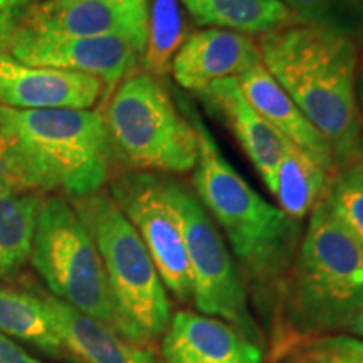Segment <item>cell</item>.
I'll use <instances>...</instances> for the list:
<instances>
[{"label": "cell", "mask_w": 363, "mask_h": 363, "mask_svg": "<svg viewBox=\"0 0 363 363\" xmlns=\"http://www.w3.org/2000/svg\"><path fill=\"white\" fill-rule=\"evenodd\" d=\"M6 52L27 66L84 72L101 79L106 98L138 66L142 52L121 38H45L17 29ZM104 98V99H106Z\"/></svg>", "instance_id": "cell-10"}, {"label": "cell", "mask_w": 363, "mask_h": 363, "mask_svg": "<svg viewBox=\"0 0 363 363\" xmlns=\"http://www.w3.org/2000/svg\"><path fill=\"white\" fill-rule=\"evenodd\" d=\"M165 189L180 219L197 310L259 345L261 331L249 310L246 283L214 219L184 184L165 179Z\"/></svg>", "instance_id": "cell-8"}, {"label": "cell", "mask_w": 363, "mask_h": 363, "mask_svg": "<svg viewBox=\"0 0 363 363\" xmlns=\"http://www.w3.org/2000/svg\"><path fill=\"white\" fill-rule=\"evenodd\" d=\"M180 106L199 136L195 195L224 233L244 283L257 291H279L301 242V224L254 190L225 160L216 138L190 106Z\"/></svg>", "instance_id": "cell-2"}, {"label": "cell", "mask_w": 363, "mask_h": 363, "mask_svg": "<svg viewBox=\"0 0 363 363\" xmlns=\"http://www.w3.org/2000/svg\"><path fill=\"white\" fill-rule=\"evenodd\" d=\"M0 363H43L0 331Z\"/></svg>", "instance_id": "cell-28"}, {"label": "cell", "mask_w": 363, "mask_h": 363, "mask_svg": "<svg viewBox=\"0 0 363 363\" xmlns=\"http://www.w3.org/2000/svg\"><path fill=\"white\" fill-rule=\"evenodd\" d=\"M279 291L286 326L299 335L350 328L363 311V242L326 201L313 208Z\"/></svg>", "instance_id": "cell-3"}, {"label": "cell", "mask_w": 363, "mask_h": 363, "mask_svg": "<svg viewBox=\"0 0 363 363\" xmlns=\"http://www.w3.org/2000/svg\"><path fill=\"white\" fill-rule=\"evenodd\" d=\"M333 175L303 150L289 145L276 172L271 194L286 216L301 222L325 201Z\"/></svg>", "instance_id": "cell-20"}, {"label": "cell", "mask_w": 363, "mask_h": 363, "mask_svg": "<svg viewBox=\"0 0 363 363\" xmlns=\"http://www.w3.org/2000/svg\"><path fill=\"white\" fill-rule=\"evenodd\" d=\"M106 98L103 81L84 72L27 66L0 54V106L12 110H91Z\"/></svg>", "instance_id": "cell-12"}, {"label": "cell", "mask_w": 363, "mask_h": 363, "mask_svg": "<svg viewBox=\"0 0 363 363\" xmlns=\"http://www.w3.org/2000/svg\"><path fill=\"white\" fill-rule=\"evenodd\" d=\"M148 13L110 0H40L19 29L45 38H121L143 54Z\"/></svg>", "instance_id": "cell-11"}, {"label": "cell", "mask_w": 363, "mask_h": 363, "mask_svg": "<svg viewBox=\"0 0 363 363\" xmlns=\"http://www.w3.org/2000/svg\"><path fill=\"white\" fill-rule=\"evenodd\" d=\"M0 131L16 142L40 194L83 197L108 182L113 150L99 111L0 106Z\"/></svg>", "instance_id": "cell-4"}, {"label": "cell", "mask_w": 363, "mask_h": 363, "mask_svg": "<svg viewBox=\"0 0 363 363\" xmlns=\"http://www.w3.org/2000/svg\"><path fill=\"white\" fill-rule=\"evenodd\" d=\"M110 2L120 4V6L128 7V9H131V11L148 13V4H150V0H110Z\"/></svg>", "instance_id": "cell-30"}, {"label": "cell", "mask_w": 363, "mask_h": 363, "mask_svg": "<svg viewBox=\"0 0 363 363\" xmlns=\"http://www.w3.org/2000/svg\"><path fill=\"white\" fill-rule=\"evenodd\" d=\"M299 26L331 30L355 40L363 34V0H279Z\"/></svg>", "instance_id": "cell-23"}, {"label": "cell", "mask_w": 363, "mask_h": 363, "mask_svg": "<svg viewBox=\"0 0 363 363\" xmlns=\"http://www.w3.org/2000/svg\"><path fill=\"white\" fill-rule=\"evenodd\" d=\"M113 201L142 238L165 288L179 299H192V279L180 219L165 189L152 172L130 170L110 182Z\"/></svg>", "instance_id": "cell-9"}, {"label": "cell", "mask_w": 363, "mask_h": 363, "mask_svg": "<svg viewBox=\"0 0 363 363\" xmlns=\"http://www.w3.org/2000/svg\"><path fill=\"white\" fill-rule=\"evenodd\" d=\"M357 103H358V111H360V121H362L360 157L363 160V52L360 54V61H358V71H357Z\"/></svg>", "instance_id": "cell-29"}, {"label": "cell", "mask_w": 363, "mask_h": 363, "mask_svg": "<svg viewBox=\"0 0 363 363\" xmlns=\"http://www.w3.org/2000/svg\"><path fill=\"white\" fill-rule=\"evenodd\" d=\"M88 227L101 257L115 303L136 345L165 333L172 318L167 288L142 238L110 192L67 197Z\"/></svg>", "instance_id": "cell-5"}, {"label": "cell", "mask_w": 363, "mask_h": 363, "mask_svg": "<svg viewBox=\"0 0 363 363\" xmlns=\"http://www.w3.org/2000/svg\"><path fill=\"white\" fill-rule=\"evenodd\" d=\"M291 363H363V342L352 337H321L299 345Z\"/></svg>", "instance_id": "cell-25"}, {"label": "cell", "mask_w": 363, "mask_h": 363, "mask_svg": "<svg viewBox=\"0 0 363 363\" xmlns=\"http://www.w3.org/2000/svg\"><path fill=\"white\" fill-rule=\"evenodd\" d=\"M350 330H352L355 335H358V337L363 338V311L355 318V321H353V323H352Z\"/></svg>", "instance_id": "cell-31"}, {"label": "cell", "mask_w": 363, "mask_h": 363, "mask_svg": "<svg viewBox=\"0 0 363 363\" xmlns=\"http://www.w3.org/2000/svg\"><path fill=\"white\" fill-rule=\"evenodd\" d=\"M201 26L242 34H269L296 26L291 12L279 0H182Z\"/></svg>", "instance_id": "cell-19"}, {"label": "cell", "mask_w": 363, "mask_h": 363, "mask_svg": "<svg viewBox=\"0 0 363 363\" xmlns=\"http://www.w3.org/2000/svg\"><path fill=\"white\" fill-rule=\"evenodd\" d=\"M35 2L38 0H0V54L6 52L12 35Z\"/></svg>", "instance_id": "cell-27"}, {"label": "cell", "mask_w": 363, "mask_h": 363, "mask_svg": "<svg viewBox=\"0 0 363 363\" xmlns=\"http://www.w3.org/2000/svg\"><path fill=\"white\" fill-rule=\"evenodd\" d=\"M30 262L52 296L133 342L111 294L96 244L69 199H43Z\"/></svg>", "instance_id": "cell-7"}, {"label": "cell", "mask_w": 363, "mask_h": 363, "mask_svg": "<svg viewBox=\"0 0 363 363\" xmlns=\"http://www.w3.org/2000/svg\"><path fill=\"white\" fill-rule=\"evenodd\" d=\"M101 115L113 155L133 170L184 174L197 165V130L155 76L133 72L125 78Z\"/></svg>", "instance_id": "cell-6"}, {"label": "cell", "mask_w": 363, "mask_h": 363, "mask_svg": "<svg viewBox=\"0 0 363 363\" xmlns=\"http://www.w3.org/2000/svg\"><path fill=\"white\" fill-rule=\"evenodd\" d=\"M259 52L269 74L325 136L337 169L362 160L357 40L296 24L262 35Z\"/></svg>", "instance_id": "cell-1"}, {"label": "cell", "mask_w": 363, "mask_h": 363, "mask_svg": "<svg viewBox=\"0 0 363 363\" xmlns=\"http://www.w3.org/2000/svg\"><path fill=\"white\" fill-rule=\"evenodd\" d=\"M27 192H39L34 177L16 142L0 131V194Z\"/></svg>", "instance_id": "cell-26"}, {"label": "cell", "mask_w": 363, "mask_h": 363, "mask_svg": "<svg viewBox=\"0 0 363 363\" xmlns=\"http://www.w3.org/2000/svg\"><path fill=\"white\" fill-rule=\"evenodd\" d=\"M199 94L229 123L271 192L276 172L289 143L244 98L238 78L217 81Z\"/></svg>", "instance_id": "cell-15"}, {"label": "cell", "mask_w": 363, "mask_h": 363, "mask_svg": "<svg viewBox=\"0 0 363 363\" xmlns=\"http://www.w3.org/2000/svg\"><path fill=\"white\" fill-rule=\"evenodd\" d=\"M261 62L259 45L247 34L208 27L182 43L170 71L182 88L202 93L217 81L239 78Z\"/></svg>", "instance_id": "cell-13"}, {"label": "cell", "mask_w": 363, "mask_h": 363, "mask_svg": "<svg viewBox=\"0 0 363 363\" xmlns=\"http://www.w3.org/2000/svg\"><path fill=\"white\" fill-rule=\"evenodd\" d=\"M325 201L345 229L363 242V160L338 169Z\"/></svg>", "instance_id": "cell-24"}, {"label": "cell", "mask_w": 363, "mask_h": 363, "mask_svg": "<svg viewBox=\"0 0 363 363\" xmlns=\"http://www.w3.org/2000/svg\"><path fill=\"white\" fill-rule=\"evenodd\" d=\"M38 291L51 313L67 353L81 363H160L142 345L130 342L49 291Z\"/></svg>", "instance_id": "cell-17"}, {"label": "cell", "mask_w": 363, "mask_h": 363, "mask_svg": "<svg viewBox=\"0 0 363 363\" xmlns=\"http://www.w3.org/2000/svg\"><path fill=\"white\" fill-rule=\"evenodd\" d=\"M184 43V21L177 0H150L147 44L142 62L145 72L163 78L170 71L172 59Z\"/></svg>", "instance_id": "cell-22"}, {"label": "cell", "mask_w": 363, "mask_h": 363, "mask_svg": "<svg viewBox=\"0 0 363 363\" xmlns=\"http://www.w3.org/2000/svg\"><path fill=\"white\" fill-rule=\"evenodd\" d=\"M162 358V363H262V350L219 318L182 310L163 333Z\"/></svg>", "instance_id": "cell-14"}, {"label": "cell", "mask_w": 363, "mask_h": 363, "mask_svg": "<svg viewBox=\"0 0 363 363\" xmlns=\"http://www.w3.org/2000/svg\"><path fill=\"white\" fill-rule=\"evenodd\" d=\"M238 81L244 98L286 142L303 150L325 169L337 174L333 152L325 136L310 123L262 62L239 76Z\"/></svg>", "instance_id": "cell-16"}, {"label": "cell", "mask_w": 363, "mask_h": 363, "mask_svg": "<svg viewBox=\"0 0 363 363\" xmlns=\"http://www.w3.org/2000/svg\"><path fill=\"white\" fill-rule=\"evenodd\" d=\"M43 194H0V281L17 276L30 259Z\"/></svg>", "instance_id": "cell-21"}, {"label": "cell", "mask_w": 363, "mask_h": 363, "mask_svg": "<svg viewBox=\"0 0 363 363\" xmlns=\"http://www.w3.org/2000/svg\"><path fill=\"white\" fill-rule=\"evenodd\" d=\"M0 331L48 357L67 355L65 342L38 289L29 291L0 284Z\"/></svg>", "instance_id": "cell-18"}]
</instances>
